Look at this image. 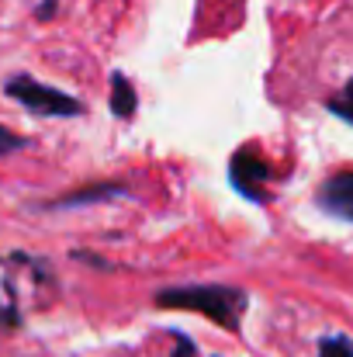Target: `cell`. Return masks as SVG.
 Wrapping results in <instances>:
<instances>
[{
	"label": "cell",
	"instance_id": "obj_4",
	"mask_svg": "<svg viewBox=\"0 0 353 357\" xmlns=\"http://www.w3.org/2000/svg\"><path fill=\"white\" fill-rule=\"evenodd\" d=\"M315 205H319L326 215H333V219L353 226V170L329 174V177L315 188Z\"/></svg>",
	"mask_w": 353,
	"mask_h": 357
},
{
	"label": "cell",
	"instance_id": "obj_9",
	"mask_svg": "<svg viewBox=\"0 0 353 357\" xmlns=\"http://www.w3.org/2000/svg\"><path fill=\"white\" fill-rule=\"evenodd\" d=\"M24 146H28V139H24V135H17V132H10V128H3V125H0V156L17 153V149H24Z\"/></svg>",
	"mask_w": 353,
	"mask_h": 357
},
{
	"label": "cell",
	"instance_id": "obj_2",
	"mask_svg": "<svg viewBox=\"0 0 353 357\" xmlns=\"http://www.w3.org/2000/svg\"><path fill=\"white\" fill-rule=\"evenodd\" d=\"M3 94L21 105L24 112L31 115H42V119H77V115H87V105L52 84H42L35 80L31 73H14L3 80Z\"/></svg>",
	"mask_w": 353,
	"mask_h": 357
},
{
	"label": "cell",
	"instance_id": "obj_10",
	"mask_svg": "<svg viewBox=\"0 0 353 357\" xmlns=\"http://www.w3.org/2000/svg\"><path fill=\"white\" fill-rule=\"evenodd\" d=\"M14 323H17V312L0 302V330H7V326H14Z\"/></svg>",
	"mask_w": 353,
	"mask_h": 357
},
{
	"label": "cell",
	"instance_id": "obj_1",
	"mask_svg": "<svg viewBox=\"0 0 353 357\" xmlns=\"http://www.w3.org/2000/svg\"><path fill=\"white\" fill-rule=\"evenodd\" d=\"M156 305L159 309H187L198 312L212 323H219L222 330L239 333L242 326V312L249 305V295L235 284H215V281H201V284H173L156 291Z\"/></svg>",
	"mask_w": 353,
	"mask_h": 357
},
{
	"label": "cell",
	"instance_id": "obj_6",
	"mask_svg": "<svg viewBox=\"0 0 353 357\" xmlns=\"http://www.w3.org/2000/svg\"><path fill=\"white\" fill-rule=\"evenodd\" d=\"M111 112H115V119H132L139 112V94H135L132 80L118 70L111 73Z\"/></svg>",
	"mask_w": 353,
	"mask_h": 357
},
{
	"label": "cell",
	"instance_id": "obj_5",
	"mask_svg": "<svg viewBox=\"0 0 353 357\" xmlns=\"http://www.w3.org/2000/svg\"><path fill=\"white\" fill-rule=\"evenodd\" d=\"M111 198H128V184L121 181H104V184H91V188H77L56 202L38 205L42 212H66V208H87V205H104Z\"/></svg>",
	"mask_w": 353,
	"mask_h": 357
},
{
	"label": "cell",
	"instance_id": "obj_8",
	"mask_svg": "<svg viewBox=\"0 0 353 357\" xmlns=\"http://www.w3.org/2000/svg\"><path fill=\"white\" fill-rule=\"evenodd\" d=\"M319 357H353V340L350 337H322Z\"/></svg>",
	"mask_w": 353,
	"mask_h": 357
},
{
	"label": "cell",
	"instance_id": "obj_3",
	"mask_svg": "<svg viewBox=\"0 0 353 357\" xmlns=\"http://www.w3.org/2000/svg\"><path fill=\"white\" fill-rule=\"evenodd\" d=\"M270 177H274V170H270V163L256 149L242 146V149L233 153V160H229V184L246 202L267 205V184H270Z\"/></svg>",
	"mask_w": 353,
	"mask_h": 357
},
{
	"label": "cell",
	"instance_id": "obj_11",
	"mask_svg": "<svg viewBox=\"0 0 353 357\" xmlns=\"http://www.w3.org/2000/svg\"><path fill=\"white\" fill-rule=\"evenodd\" d=\"M52 14H56V0H42V3H38V10H35V17H38V21H45V17H52Z\"/></svg>",
	"mask_w": 353,
	"mask_h": 357
},
{
	"label": "cell",
	"instance_id": "obj_7",
	"mask_svg": "<svg viewBox=\"0 0 353 357\" xmlns=\"http://www.w3.org/2000/svg\"><path fill=\"white\" fill-rule=\"evenodd\" d=\"M326 112L336 115L340 121H347V125H353V77L343 84V91H340L336 98L326 101Z\"/></svg>",
	"mask_w": 353,
	"mask_h": 357
}]
</instances>
